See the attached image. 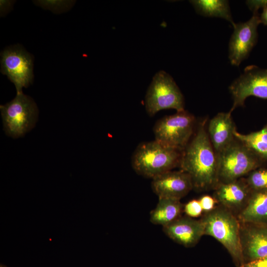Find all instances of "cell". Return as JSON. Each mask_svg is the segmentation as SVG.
<instances>
[{
    "instance_id": "e0dca14e",
    "label": "cell",
    "mask_w": 267,
    "mask_h": 267,
    "mask_svg": "<svg viewBox=\"0 0 267 267\" xmlns=\"http://www.w3.org/2000/svg\"><path fill=\"white\" fill-rule=\"evenodd\" d=\"M156 207L150 213V221L155 225L165 226L181 216L183 206L180 200L158 198Z\"/></svg>"
},
{
    "instance_id": "52a82bcc",
    "label": "cell",
    "mask_w": 267,
    "mask_h": 267,
    "mask_svg": "<svg viewBox=\"0 0 267 267\" xmlns=\"http://www.w3.org/2000/svg\"><path fill=\"white\" fill-rule=\"evenodd\" d=\"M145 106L150 116L164 109L184 110L183 96L173 78L163 71L153 78L145 97Z\"/></svg>"
},
{
    "instance_id": "d6986e66",
    "label": "cell",
    "mask_w": 267,
    "mask_h": 267,
    "mask_svg": "<svg viewBox=\"0 0 267 267\" xmlns=\"http://www.w3.org/2000/svg\"><path fill=\"white\" fill-rule=\"evenodd\" d=\"M234 134L261 160L267 162V124L258 131L244 134L236 131Z\"/></svg>"
},
{
    "instance_id": "3957f363",
    "label": "cell",
    "mask_w": 267,
    "mask_h": 267,
    "mask_svg": "<svg viewBox=\"0 0 267 267\" xmlns=\"http://www.w3.org/2000/svg\"><path fill=\"white\" fill-rule=\"evenodd\" d=\"M181 151L156 140L139 144L132 157L133 169L144 177L154 178L179 167Z\"/></svg>"
},
{
    "instance_id": "ffe728a7",
    "label": "cell",
    "mask_w": 267,
    "mask_h": 267,
    "mask_svg": "<svg viewBox=\"0 0 267 267\" xmlns=\"http://www.w3.org/2000/svg\"><path fill=\"white\" fill-rule=\"evenodd\" d=\"M252 190L267 188V168L260 167L249 173L245 178Z\"/></svg>"
},
{
    "instance_id": "cb8c5ba5",
    "label": "cell",
    "mask_w": 267,
    "mask_h": 267,
    "mask_svg": "<svg viewBox=\"0 0 267 267\" xmlns=\"http://www.w3.org/2000/svg\"><path fill=\"white\" fill-rule=\"evenodd\" d=\"M239 267H267V257L244 263Z\"/></svg>"
},
{
    "instance_id": "8fae6325",
    "label": "cell",
    "mask_w": 267,
    "mask_h": 267,
    "mask_svg": "<svg viewBox=\"0 0 267 267\" xmlns=\"http://www.w3.org/2000/svg\"><path fill=\"white\" fill-rule=\"evenodd\" d=\"M239 235L244 263L267 257V225L240 222Z\"/></svg>"
},
{
    "instance_id": "4fadbf2b",
    "label": "cell",
    "mask_w": 267,
    "mask_h": 267,
    "mask_svg": "<svg viewBox=\"0 0 267 267\" xmlns=\"http://www.w3.org/2000/svg\"><path fill=\"white\" fill-rule=\"evenodd\" d=\"M151 187L158 198L180 200L192 189L190 176L182 170L170 171L152 179Z\"/></svg>"
},
{
    "instance_id": "5bb4252c",
    "label": "cell",
    "mask_w": 267,
    "mask_h": 267,
    "mask_svg": "<svg viewBox=\"0 0 267 267\" xmlns=\"http://www.w3.org/2000/svg\"><path fill=\"white\" fill-rule=\"evenodd\" d=\"M163 231L172 240L187 248L195 246L204 235V226L201 220L186 215L163 226Z\"/></svg>"
},
{
    "instance_id": "ac0fdd59",
    "label": "cell",
    "mask_w": 267,
    "mask_h": 267,
    "mask_svg": "<svg viewBox=\"0 0 267 267\" xmlns=\"http://www.w3.org/2000/svg\"><path fill=\"white\" fill-rule=\"evenodd\" d=\"M189 1L198 13L206 17L222 18L231 23L233 27L235 25L227 0H193Z\"/></svg>"
},
{
    "instance_id": "603a6c76",
    "label": "cell",
    "mask_w": 267,
    "mask_h": 267,
    "mask_svg": "<svg viewBox=\"0 0 267 267\" xmlns=\"http://www.w3.org/2000/svg\"><path fill=\"white\" fill-rule=\"evenodd\" d=\"M249 9L253 13H258V10L267 5V0H247L246 2Z\"/></svg>"
},
{
    "instance_id": "30bf717a",
    "label": "cell",
    "mask_w": 267,
    "mask_h": 267,
    "mask_svg": "<svg viewBox=\"0 0 267 267\" xmlns=\"http://www.w3.org/2000/svg\"><path fill=\"white\" fill-rule=\"evenodd\" d=\"M260 23L258 13H253L249 20L235 23L233 27L228 44V58L231 65L238 66L248 57L257 42V28Z\"/></svg>"
},
{
    "instance_id": "2e32d148",
    "label": "cell",
    "mask_w": 267,
    "mask_h": 267,
    "mask_svg": "<svg viewBox=\"0 0 267 267\" xmlns=\"http://www.w3.org/2000/svg\"><path fill=\"white\" fill-rule=\"evenodd\" d=\"M237 218L241 222L267 225V188L252 190L246 206Z\"/></svg>"
},
{
    "instance_id": "484cf974",
    "label": "cell",
    "mask_w": 267,
    "mask_h": 267,
    "mask_svg": "<svg viewBox=\"0 0 267 267\" xmlns=\"http://www.w3.org/2000/svg\"><path fill=\"white\" fill-rule=\"evenodd\" d=\"M11 6V2L9 1H0V11L1 14L5 13V11L8 10L9 7Z\"/></svg>"
},
{
    "instance_id": "ba28073f",
    "label": "cell",
    "mask_w": 267,
    "mask_h": 267,
    "mask_svg": "<svg viewBox=\"0 0 267 267\" xmlns=\"http://www.w3.org/2000/svg\"><path fill=\"white\" fill-rule=\"evenodd\" d=\"M0 72L15 86L17 93L23 92L33 81L32 57L18 45L5 48L0 54Z\"/></svg>"
},
{
    "instance_id": "277c9868",
    "label": "cell",
    "mask_w": 267,
    "mask_h": 267,
    "mask_svg": "<svg viewBox=\"0 0 267 267\" xmlns=\"http://www.w3.org/2000/svg\"><path fill=\"white\" fill-rule=\"evenodd\" d=\"M217 156L219 183L244 178L265 163L235 137Z\"/></svg>"
},
{
    "instance_id": "d4e9b609",
    "label": "cell",
    "mask_w": 267,
    "mask_h": 267,
    "mask_svg": "<svg viewBox=\"0 0 267 267\" xmlns=\"http://www.w3.org/2000/svg\"><path fill=\"white\" fill-rule=\"evenodd\" d=\"M259 17L261 23L267 26V5L263 8V11Z\"/></svg>"
},
{
    "instance_id": "7402d4cb",
    "label": "cell",
    "mask_w": 267,
    "mask_h": 267,
    "mask_svg": "<svg viewBox=\"0 0 267 267\" xmlns=\"http://www.w3.org/2000/svg\"><path fill=\"white\" fill-rule=\"evenodd\" d=\"M199 201L202 208L203 213H207L212 211L216 206V204H217L213 196L208 195H204L201 196Z\"/></svg>"
},
{
    "instance_id": "6da1fadb",
    "label": "cell",
    "mask_w": 267,
    "mask_h": 267,
    "mask_svg": "<svg viewBox=\"0 0 267 267\" xmlns=\"http://www.w3.org/2000/svg\"><path fill=\"white\" fill-rule=\"evenodd\" d=\"M179 167L190 176L193 189L214 190L218 184V156L209 138L206 121L198 124L190 141L181 151Z\"/></svg>"
},
{
    "instance_id": "7a4b0ae2",
    "label": "cell",
    "mask_w": 267,
    "mask_h": 267,
    "mask_svg": "<svg viewBox=\"0 0 267 267\" xmlns=\"http://www.w3.org/2000/svg\"><path fill=\"white\" fill-rule=\"evenodd\" d=\"M200 219L204 224V235L212 236L222 245L237 267L244 264L237 217L218 205L212 211L204 213Z\"/></svg>"
},
{
    "instance_id": "9a60e30c",
    "label": "cell",
    "mask_w": 267,
    "mask_h": 267,
    "mask_svg": "<svg viewBox=\"0 0 267 267\" xmlns=\"http://www.w3.org/2000/svg\"><path fill=\"white\" fill-rule=\"evenodd\" d=\"M236 131L231 112H220L210 120L207 134L217 154L228 146L235 138Z\"/></svg>"
},
{
    "instance_id": "9c48e42d",
    "label": "cell",
    "mask_w": 267,
    "mask_h": 267,
    "mask_svg": "<svg viewBox=\"0 0 267 267\" xmlns=\"http://www.w3.org/2000/svg\"><path fill=\"white\" fill-rule=\"evenodd\" d=\"M229 90L233 99L231 112L236 108L243 106L249 96L267 99V69L254 65L247 66L230 85Z\"/></svg>"
},
{
    "instance_id": "44dd1931",
    "label": "cell",
    "mask_w": 267,
    "mask_h": 267,
    "mask_svg": "<svg viewBox=\"0 0 267 267\" xmlns=\"http://www.w3.org/2000/svg\"><path fill=\"white\" fill-rule=\"evenodd\" d=\"M185 215L192 218L202 216L203 211L199 200L193 199L183 206Z\"/></svg>"
},
{
    "instance_id": "4316f807",
    "label": "cell",
    "mask_w": 267,
    "mask_h": 267,
    "mask_svg": "<svg viewBox=\"0 0 267 267\" xmlns=\"http://www.w3.org/2000/svg\"><path fill=\"white\" fill-rule=\"evenodd\" d=\"M0 267H7V266H5L3 264H0Z\"/></svg>"
},
{
    "instance_id": "5b68a950",
    "label": "cell",
    "mask_w": 267,
    "mask_h": 267,
    "mask_svg": "<svg viewBox=\"0 0 267 267\" xmlns=\"http://www.w3.org/2000/svg\"><path fill=\"white\" fill-rule=\"evenodd\" d=\"M196 127L195 117L183 110L160 119L153 130L155 140L182 151L192 138Z\"/></svg>"
},
{
    "instance_id": "7c38bea8",
    "label": "cell",
    "mask_w": 267,
    "mask_h": 267,
    "mask_svg": "<svg viewBox=\"0 0 267 267\" xmlns=\"http://www.w3.org/2000/svg\"><path fill=\"white\" fill-rule=\"evenodd\" d=\"M213 197L218 205L237 217L246 206L252 190L245 178L227 183H219L214 189Z\"/></svg>"
},
{
    "instance_id": "8992f818",
    "label": "cell",
    "mask_w": 267,
    "mask_h": 267,
    "mask_svg": "<svg viewBox=\"0 0 267 267\" xmlns=\"http://www.w3.org/2000/svg\"><path fill=\"white\" fill-rule=\"evenodd\" d=\"M3 130L14 138L22 137L32 129L38 119V109L30 96L23 92L5 105L0 106Z\"/></svg>"
}]
</instances>
